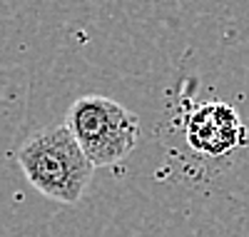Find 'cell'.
Here are the masks:
<instances>
[{
  "label": "cell",
  "instance_id": "cell-3",
  "mask_svg": "<svg viewBox=\"0 0 249 237\" xmlns=\"http://www.w3.org/2000/svg\"><path fill=\"white\" fill-rule=\"evenodd\" d=\"M247 125L242 122L237 107L222 100H207L195 105L184 120V140L197 155L222 160L247 145Z\"/></svg>",
  "mask_w": 249,
  "mask_h": 237
},
{
  "label": "cell",
  "instance_id": "cell-1",
  "mask_svg": "<svg viewBox=\"0 0 249 237\" xmlns=\"http://www.w3.org/2000/svg\"><path fill=\"white\" fill-rule=\"evenodd\" d=\"M18 165L40 195L62 205H75L82 198L95 170L65 122L33 133L18 147Z\"/></svg>",
  "mask_w": 249,
  "mask_h": 237
},
{
  "label": "cell",
  "instance_id": "cell-2",
  "mask_svg": "<svg viewBox=\"0 0 249 237\" xmlns=\"http://www.w3.org/2000/svg\"><path fill=\"white\" fill-rule=\"evenodd\" d=\"M65 127L92 167H110L124 160L140 140V118L122 102L85 95L68 107Z\"/></svg>",
  "mask_w": 249,
  "mask_h": 237
}]
</instances>
